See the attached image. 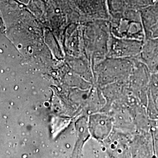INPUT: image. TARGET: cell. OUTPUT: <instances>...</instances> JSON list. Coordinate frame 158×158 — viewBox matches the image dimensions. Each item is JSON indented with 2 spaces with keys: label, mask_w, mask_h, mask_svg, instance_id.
<instances>
[{
  "label": "cell",
  "mask_w": 158,
  "mask_h": 158,
  "mask_svg": "<svg viewBox=\"0 0 158 158\" xmlns=\"http://www.w3.org/2000/svg\"><path fill=\"white\" fill-rule=\"evenodd\" d=\"M109 21L114 36L139 40H145L140 11L130 8L121 18L111 19Z\"/></svg>",
  "instance_id": "obj_3"
},
{
  "label": "cell",
  "mask_w": 158,
  "mask_h": 158,
  "mask_svg": "<svg viewBox=\"0 0 158 158\" xmlns=\"http://www.w3.org/2000/svg\"><path fill=\"white\" fill-rule=\"evenodd\" d=\"M138 59L151 74L158 73V38L145 39Z\"/></svg>",
  "instance_id": "obj_9"
},
{
  "label": "cell",
  "mask_w": 158,
  "mask_h": 158,
  "mask_svg": "<svg viewBox=\"0 0 158 158\" xmlns=\"http://www.w3.org/2000/svg\"><path fill=\"white\" fill-rule=\"evenodd\" d=\"M135 58L106 57L93 66L94 84L100 88L118 82L128 81Z\"/></svg>",
  "instance_id": "obj_2"
},
{
  "label": "cell",
  "mask_w": 158,
  "mask_h": 158,
  "mask_svg": "<svg viewBox=\"0 0 158 158\" xmlns=\"http://www.w3.org/2000/svg\"><path fill=\"white\" fill-rule=\"evenodd\" d=\"M84 53L91 63L107 56L112 34L110 21L107 20H89L81 24Z\"/></svg>",
  "instance_id": "obj_1"
},
{
  "label": "cell",
  "mask_w": 158,
  "mask_h": 158,
  "mask_svg": "<svg viewBox=\"0 0 158 158\" xmlns=\"http://www.w3.org/2000/svg\"><path fill=\"white\" fill-rule=\"evenodd\" d=\"M130 8L140 11L158 2V0H125Z\"/></svg>",
  "instance_id": "obj_14"
},
{
  "label": "cell",
  "mask_w": 158,
  "mask_h": 158,
  "mask_svg": "<svg viewBox=\"0 0 158 158\" xmlns=\"http://www.w3.org/2000/svg\"><path fill=\"white\" fill-rule=\"evenodd\" d=\"M151 74L147 66L135 58L132 73L127 81L128 88L142 106L146 107Z\"/></svg>",
  "instance_id": "obj_4"
},
{
  "label": "cell",
  "mask_w": 158,
  "mask_h": 158,
  "mask_svg": "<svg viewBox=\"0 0 158 158\" xmlns=\"http://www.w3.org/2000/svg\"><path fill=\"white\" fill-rule=\"evenodd\" d=\"M151 127L150 132L151 133V136L152 138V140L154 142V145L155 146L156 151L158 156V128L155 126V121L151 120Z\"/></svg>",
  "instance_id": "obj_15"
},
{
  "label": "cell",
  "mask_w": 158,
  "mask_h": 158,
  "mask_svg": "<svg viewBox=\"0 0 158 158\" xmlns=\"http://www.w3.org/2000/svg\"><path fill=\"white\" fill-rule=\"evenodd\" d=\"M155 126L158 128V118L155 121Z\"/></svg>",
  "instance_id": "obj_16"
},
{
  "label": "cell",
  "mask_w": 158,
  "mask_h": 158,
  "mask_svg": "<svg viewBox=\"0 0 158 158\" xmlns=\"http://www.w3.org/2000/svg\"><path fill=\"white\" fill-rule=\"evenodd\" d=\"M74 4L85 22L89 20L110 21L111 19L106 0H74Z\"/></svg>",
  "instance_id": "obj_6"
},
{
  "label": "cell",
  "mask_w": 158,
  "mask_h": 158,
  "mask_svg": "<svg viewBox=\"0 0 158 158\" xmlns=\"http://www.w3.org/2000/svg\"><path fill=\"white\" fill-rule=\"evenodd\" d=\"M70 62L74 72L79 76L92 85L94 83V77L91 63L85 55L73 57Z\"/></svg>",
  "instance_id": "obj_11"
},
{
  "label": "cell",
  "mask_w": 158,
  "mask_h": 158,
  "mask_svg": "<svg viewBox=\"0 0 158 158\" xmlns=\"http://www.w3.org/2000/svg\"><path fill=\"white\" fill-rule=\"evenodd\" d=\"M111 19H117L123 15L130 7L125 0H106Z\"/></svg>",
  "instance_id": "obj_12"
},
{
  "label": "cell",
  "mask_w": 158,
  "mask_h": 158,
  "mask_svg": "<svg viewBox=\"0 0 158 158\" xmlns=\"http://www.w3.org/2000/svg\"><path fill=\"white\" fill-rule=\"evenodd\" d=\"M145 39L158 38V2L140 10Z\"/></svg>",
  "instance_id": "obj_10"
},
{
  "label": "cell",
  "mask_w": 158,
  "mask_h": 158,
  "mask_svg": "<svg viewBox=\"0 0 158 158\" xmlns=\"http://www.w3.org/2000/svg\"><path fill=\"white\" fill-rule=\"evenodd\" d=\"M70 1H72V2H74V0H70Z\"/></svg>",
  "instance_id": "obj_18"
},
{
  "label": "cell",
  "mask_w": 158,
  "mask_h": 158,
  "mask_svg": "<svg viewBox=\"0 0 158 158\" xmlns=\"http://www.w3.org/2000/svg\"><path fill=\"white\" fill-rule=\"evenodd\" d=\"M144 40L120 38L111 36L107 57L138 58Z\"/></svg>",
  "instance_id": "obj_5"
},
{
  "label": "cell",
  "mask_w": 158,
  "mask_h": 158,
  "mask_svg": "<svg viewBox=\"0 0 158 158\" xmlns=\"http://www.w3.org/2000/svg\"><path fill=\"white\" fill-rule=\"evenodd\" d=\"M113 117L107 113L90 114L88 118V128L90 135L97 139H104L112 132Z\"/></svg>",
  "instance_id": "obj_7"
},
{
  "label": "cell",
  "mask_w": 158,
  "mask_h": 158,
  "mask_svg": "<svg viewBox=\"0 0 158 158\" xmlns=\"http://www.w3.org/2000/svg\"><path fill=\"white\" fill-rule=\"evenodd\" d=\"M148 97L152 100L158 111V73L151 74Z\"/></svg>",
  "instance_id": "obj_13"
},
{
  "label": "cell",
  "mask_w": 158,
  "mask_h": 158,
  "mask_svg": "<svg viewBox=\"0 0 158 158\" xmlns=\"http://www.w3.org/2000/svg\"><path fill=\"white\" fill-rule=\"evenodd\" d=\"M64 40L68 52L72 56L79 57L85 55L80 23H70L68 25Z\"/></svg>",
  "instance_id": "obj_8"
},
{
  "label": "cell",
  "mask_w": 158,
  "mask_h": 158,
  "mask_svg": "<svg viewBox=\"0 0 158 158\" xmlns=\"http://www.w3.org/2000/svg\"><path fill=\"white\" fill-rule=\"evenodd\" d=\"M138 102V100H136V101H135V102H132V104H134V103H135L136 102ZM127 104H128L129 106H131V105H132V104H131V100H130V102H129L128 103H127Z\"/></svg>",
  "instance_id": "obj_17"
}]
</instances>
